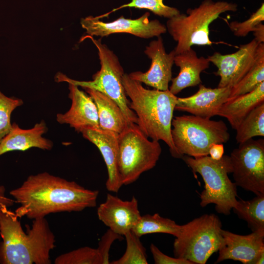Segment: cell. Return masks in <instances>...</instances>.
Instances as JSON below:
<instances>
[{
    "label": "cell",
    "instance_id": "22",
    "mask_svg": "<svg viewBox=\"0 0 264 264\" xmlns=\"http://www.w3.org/2000/svg\"><path fill=\"white\" fill-rule=\"evenodd\" d=\"M84 89L96 106L100 128L120 133L130 124L133 123L128 121L114 100L97 90Z\"/></svg>",
    "mask_w": 264,
    "mask_h": 264
},
{
    "label": "cell",
    "instance_id": "9",
    "mask_svg": "<svg viewBox=\"0 0 264 264\" xmlns=\"http://www.w3.org/2000/svg\"><path fill=\"white\" fill-rule=\"evenodd\" d=\"M118 168L122 185L132 183L153 169L161 153L159 141L150 140L137 125L131 123L117 138Z\"/></svg>",
    "mask_w": 264,
    "mask_h": 264
},
{
    "label": "cell",
    "instance_id": "1",
    "mask_svg": "<svg viewBox=\"0 0 264 264\" xmlns=\"http://www.w3.org/2000/svg\"><path fill=\"white\" fill-rule=\"evenodd\" d=\"M10 194L20 205L14 212L18 217L34 220L51 213L94 207L99 191L44 172L29 176Z\"/></svg>",
    "mask_w": 264,
    "mask_h": 264
},
{
    "label": "cell",
    "instance_id": "16",
    "mask_svg": "<svg viewBox=\"0 0 264 264\" xmlns=\"http://www.w3.org/2000/svg\"><path fill=\"white\" fill-rule=\"evenodd\" d=\"M68 89L71 107L66 112L57 114V121L69 125L81 133L86 129L100 128L97 107L92 98L75 85L68 84Z\"/></svg>",
    "mask_w": 264,
    "mask_h": 264
},
{
    "label": "cell",
    "instance_id": "32",
    "mask_svg": "<svg viewBox=\"0 0 264 264\" xmlns=\"http://www.w3.org/2000/svg\"><path fill=\"white\" fill-rule=\"evenodd\" d=\"M122 238V236L114 233L110 229L102 236L99 242L97 249L103 258V264L110 263L109 251L110 246L115 240H120Z\"/></svg>",
    "mask_w": 264,
    "mask_h": 264
},
{
    "label": "cell",
    "instance_id": "2",
    "mask_svg": "<svg viewBox=\"0 0 264 264\" xmlns=\"http://www.w3.org/2000/svg\"><path fill=\"white\" fill-rule=\"evenodd\" d=\"M19 219L8 208L0 212V264H51L55 238L46 219L33 220L26 233Z\"/></svg>",
    "mask_w": 264,
    "mask_h": 264
},
{
    "label": "cell",
    "instance_id": "31",
    "mask_svg": "<svg viewBox=\"0 0 264 264\" xmlns=\"http://www.w3.org/2000/svg\"><path fill=\"white\" fill-rule=\"evenodd\" d=\"M264 21V5L263 3L256 12L253 13L246 20L238 22L233 21L229 24L231 31L236 36L244 37Z\"/></svg>",
    "mask_w": 264,
    "mask_h": 264
},
{
    "label": "cell",
    "instance_id": "23",
    "mask_svg": "<svg viewBox=\"0 0 264 264\" xmlns=\"http://www.w3.org/2000/svg\"><path fill=\"white\" fill-rule=\"evenodd\" d=\"M233 210L247 223L252 232L264 233V194L250 200L240 199Z\"/></svg>",
    "mask_w": 264,
    "mask_h": 264
},
{
    "label": "cell",
    "instance_id": "6",
    "mask_svg": "<svg viewBox=\"0 0 264 264\" xmlns=\"http://www.w3.org/2000/svg\"><path fill=\"white\" fill-rule=\"evenodd\" d=\"M171 136L180 158L184 155L194 158L208 155L213 144L226 143L230 138L228 128L223 121L194 115L173 119Z\"/></svg>",
    "mask_w": 264,
    "mask_h": 264
},
{
    "label": "cell",
    "instance_id": "29",
    "mask_svg": "<svg viewBox=\"0 0 264 264\" xmlns=\"http://www.w3.org/2000/svg\"><path fill=\"white\" fill-rule=\"evenodd\" d=\"M125 7L147 9L155 15L168 19L180 13L177 9L165 5L163 0H132L130 3L114 8L106 14L97 16V18L100 19L108 17L111 13Z\"/></svg>",
    "mask_w": 264,
    "mask_h": 264
},
{
    "label": "cell",
    "instance_id": "10",
    "mask_svg": "<svg viewBox=\"0 0 264 264\" xmlns=\"http://www.w3.org/2000/svg\"><path fill=\"white\" fill-rule=\"evenodd\" d=\"M230 158L236 185L256 195L264 194V140L240 143Z\"/></svg>",
    "mask_w": 264,
    "mask_h": 264
},
{
    "label": "cell",
    "instance_id": "4",
    "mask_svg": "<svg viewBox=\"0 0 264 264\" xmlns=\"http://www.w3.org/2000/svg\"><path fill=\"white\" fill-rule=\"evenodd\" d=\"M182 159L195 175H200L204 182L200 205L205 207L214 204L217 212L229 215L238 201L237 186L228 176L232 173L230 156L223 155L220 159L215 160L209 155L196 158L184 155Z\"/></svg>",
    "mask_w": 264,
    "mask_h": 264
},
{
    "label": "cell",
    "instance_id": "8",
    "mask_svg": "<svg viewBox=\"0 0 264 264\" xmlns=\"http://www.w3.org/2000/svg\"><path fill=\"white\" fill-rule=\"evenodd\" d=\"M222 224L214 214H204L181 225L174 242L176 258L193 264H205L220 248L223 238Z\"/></svg>",
    "mask_w": 264,
    "mask_h": 264
},
{
    "label": "cell",
    "instance_id": "17",
    "mask_svg": "<svg viewBox=\"0 0 264 264\" xmlns=\"http://www.w3.org/2000/svg\"><path fill=\"white\" fill-rule=\"evenodd\" d=\"M232 87L210 88L201 84L194 94L177 98L175 110L192 115L211 118L217 115L220 107L229 98Z\"/></svg>",
    "mask_w": 264,
    "mask_h": 264
},
{
    "label": "cell",
    "instance_id": "12",
    "mask_svg": "<svg viewBox=\"0 0 264 264\" xmlns=\"http://www.w3.org/2000/svg\"><path fill=\"white\" fill-rule=\"evenodd\" d=\"M259 44L254 39L241 45L233 53L223 55L215 52L207 57L218 68L215 73L220 77L218 87H232L246 75L255 62Z\"/></svg>",
    "mask_w": 264,
    "mask_h": 264
},
{
    "label": "cell",
    "instance_id": "30",
    "mask_svg": "<svg viewBox=\"0 0 264 264\" xmlns=\"http://www.w3.org/2000/svg\"><path fill=\"white\" fill-rule=\"evenodd\" d=\"M23 103L21 99L8 97L0 91V142L12 128L11 123L12 112Z\"/></svg>",
    "mask_w": 264,
    "mask_h": 264
},
{
    "label": "cell",
    "instance_id": "14",
    "mask_svg": "<svg viewBox=\"0 0 264 264\" xmlns=\"http://www.w3.org/2000/svg\"><path fill=\"white\" fill-rule=\"evenodd\" d=\"M221 234L223 242L215 264L233 260L243 264H256L264 254V233L252 232L242 235L221 229Z\"/></svg>",
    "mask_w": 264,
    "mask_h": 264
},
{
    "label": "cell",
    "instance_id": "28",
    "mask_svg": "<svg viewBox=\"0 0 264 264\" xmlns=\"http://www.w3.org/2000/svg\"><path fill=\"white\" fill-rule=\"evenodd\" d=\"M55 264H103L97 248L84 246L61 254L54 260Z\"/></svg>",
    "mask_w": 264,
    "mask_h": 264
},
{
    "label": "cell",
    "instance_id": "36",
    "mask_svg": "<svg viewBox=\"0 0 264 264\" xmlns=\"http://www.w3.org/2000/svg\"><path fill=\"white\" fill-rule=\"evenodd\" d=\"M253 32L254 39L259 43H264V25L261 23L259 24L252 31Z\"/></svg>",
    "mask_w": 264,
    "mask_h": 264
},
{
    "label": "cell",
    "instance_id": "37",
    "mask_svg": "<svg viewBox=\"0 0 264 264\" xmlns=\"http://www.w3.org/2000/svg\"></svg>",
    "mask_w": 264,
    "mask_h": 264
},
{
    "label": "cell",
    "instance_id": "11",
    "mask_svg": "<svg viewBox=\"0 0 264 264\" xmlns=\"http://www.w3.org/2000/svg\"><path fill=\"white\" fill-rule=\"evenodd\" d=\"M150 13L146 12L136 19L121 16L110 22H106L97 17L88 16L81 20L82 27L86 30V36L107 37L115 33H128L135 36L149 39L158 37L167 32L166 25L157 20H150Z\"/></svg>",
    "mask_w": 264,
    "mask_h": 264
},
{
    "label": "cell",
    "instance_id": "21",
    "mask_svg": "<svg viewBox=\"0 0 264 264\" xmlns=\"http://www.w3.org/2000/svg\"><path fill=\"white\" fill-rule=\"evenodd\" d=\"M263 103L264 82L248 93L229 98L219 109L217 115L225 118L236 130L248 114Z\"/></svg>",
    "mask_w": 264,
    "mask_h": 264
},
{
    "label": "cell",
    "instance_id": "13",
    "mask_svg": "<svg viewBox=\"0 0 264 264\" xmlns=\"http://www.w3.org/2000/svg\"><path fill=\"white\" fill-rule=\"evenodd\" d=\"M145 54L151 60L149 69L146 72L135 71L130 77L141 83L160 90L169 89L172 79V67L176 53L174 50L169 53L165 50L161 36L151 42L146 47Z\"/></svg>",
    "mask_w": 264,
    "mask_h": 264
},
{
    "label": "cell",
    "instance_id": "26",
    "mask_svg": "<svg viewBox=\"0 0 264 264\" xmlns=\"http://www.w3.org/2000/svg\"><path fill=\"white\" fill-rule=\"evenodd\" d=\"M236 130V140L239 144L254 137L264 136V103L251 110Z\"/></svg>",
    "mask_w": 264,
    "mask_h": 264
},
{
    "label": "cell",
    "instance_id": "33",
    "mask_svg": "<svg viewBox=\"0 0 264 264\" xmlns=\"http://www.w3.org/2000/svg\"><path fill=\"white\" fill-rule=\"evenodd\" d=\"M150 250L155 264H193L188 260L164 254L153 243L151 244Z\"/></svg>",
    "mask_w": 264,
    "mask_h": 264
},
{
    "label": "cell",
    "instance_id": "35",
    "mask_svg": "<svg viewBox=\"0 0 264 264\" xmlns=\"http://www.w3.org/2000/svg\"><path fill=\"white\" fill-rule=\"evenodd\" d=\"M224 146L222 143L213 144L209 150V155L213 159L219 160L223 155Z\"/></svg>",
    "mask_w": 264,
    "mask_h": 264
},
{
    "label": "cell",
    "instance_id": "3",
    "mask_svg": "<svg viewBox=\"0 0 264 264\" xmlns=\"http://www.w3.org/2000/svg\"><path fill=\"white\" fill-rule=\"evenodd\" d=\"M122 84L131 100L130 107L137 116L140 130L152 140L164 141L172 156L180 158L171 136L172 121L177 97L169 89H147L127 73L123 76Z\"/></svg>",
    "mask_w": 264,
    "mask_h": 264
},
{
    "label": "cell",
    "instance_id": "19",
    "mask_svg": "<svg viewBox=\"0 0 264 264\" xmlns=\"http://www.w3.org/2000/svg\"><path fill=\"white\" fill-rule=\"evenodd\" d=\"M47 127L44 120L36 123L29 129H23L15 123L11 131L0 142V155L14 151H24L32 148L50 150L53 144L43 136L47 132Z\"/></svg>",
    "mask_w": 264,
    "mask_h": 264
},
{
    "label": "cell",
    "instance_id": "25",
    "mask_svg": "<svg viewBox=\"0 0 264 264\" xmlns=\"http://www.w3.org/2000/svg\"><path fill=\"white\" fill-rule=\"evenodd\" d=\"M264 82V44L260 43L257 49L255 62L246 75L232 87L229 98L248 93Z\"/></svg>",
    "mask_w": 264,
    "mask_h": 264
},
{
    "label": "cell",
    "instance_id": "7",
    "mask_svg": "<svg viewBox=\"0 0 264 264\" xmlns=\"http://www.w3.org/2000/svg\"><path fill=\"white\" fill-rule=\"evenodd\" d=\"M89 39L98 50L101 65L100 69L92 76V80L78 81L71 79L62 73H57L55 77L57 82H66L99 91L114 100L119 106L124 115L131 123H137V118L130 108V101L127 98L122 84L124 69L117 56L101 40H96L93 37L84 36L80 42Z\"/></svg>",
    "mask_w": 264,
    "mask_h": 264
},
{
    "label": "cell",
    "instance_id": "24",
    "mask_svg": "<svg viewBox=\"0 0 264 264\" xmlns=\"http://www.w3.org/2000/svg\"><path fill=\"white\" fill-rule=\"evenodd\" d=\"M180 227L174 220L155 213L141 216L131 231L139 237L156 233L169 234L176 237L179 233Z\"/></svg>",
    "mask_w": 264,
    "mask_h": 264
},
{
    "label": "cell",
    "instance_id": "34",
    "mask_svg": "<svg viewBox=\"0 0 264 264\" xmlns=\"http://www.w3.org/2000/svg\"><path fill=\"white\" fill-rule=\"evenodd\" d=\"M5 188L0 186V212L13 206L16 203L14 199L9 198L5 195Z\"/></svg>",
    "mask_w": 264,
    "mask_h": 264
},
{
    "label": "cell",
    "instance_id": "15",
    "mask_svg": "<svg viewBox=\"0 0 264 264\" xmlns=\"http://www.w3.org/2000/svg\"><path fill=\"white\" fill-rule=\"evenodd\" d=\"M97 214L100 220L122 236L132 230L141 216L134 196L130 200H123L110 194H108L105 201L99 205Z\"/></svg>",
    "mask_w": 264,
    "mask_h": 264
},
{
    "label": "cell",
    "instance_id": "27",
    "mask_svg": "<svg viewBox=\"0 0 264 264\" xmlns=\"http://www.w3.org/2000/svg\"><path fill=\"white\" fill-rule=\"evenodd\" d=\"M125 237L127 247L123 256L112 264H147L146 250L140 241V237L132 231L127 233Z\"/></svg>",
    "mask_w": 264,
    "mask_h": 264
},
{
    "label": "cell",
    "instance_id": "18",
    "mask_svg": "<svg viewBox=\"0 0 264 264\" xmlns=\"http://www.w3.org/2000/svg\"><path fill=\"white\" fill-rule=\"evenodd\" d=\"M81 133L85 138L94 144L102 154L108 174L106 182L107 189L117 193L123 185L118 168V133L100 128L86 129Z\"/></svg>",
    "mask_w": 264,
    "mask_h": 264
},
{
    "label": "cell",
    "instance_id": "5",
    "mask_svg": "<svg viewBox=\"0 0 264 264\" xmlns=\"http://www.w3.org/2000/svg\"><path fill=\"white\" fill-rule=\"evenodd\" d=\"M237 5L224 1L205 0L196 8L188 9L187 14L179 13L168 19L167 31L176 42V54L194 45H211L209 25L220 15L226 12H235Z\"/></svg>",
    "mask_w": 264,
    "mask_h": 264
},
{
    "label": "cell",
    "instance_id": "20",
    "mask_svg": "<svg viewBox=\"0 0 264 264\" xmlns=\"http://www.w3.org/2000/svg\"><path fill=\"white\" fill-rule=\"evenodd\" d=\"M210 63L207 58L198 57L192 48L176 54L174 64L179 67V72L172 79L170 91L176 95L186 88L200 84V74L209 68Z\"/></svg>",
    "mask_w": 264,
    "mask_h": 264
}]
</instances>
